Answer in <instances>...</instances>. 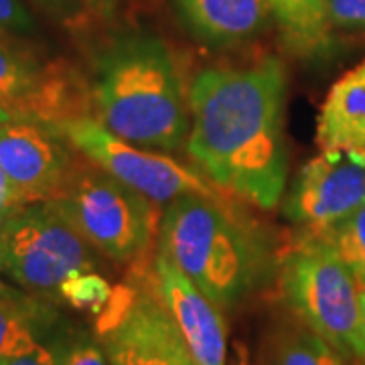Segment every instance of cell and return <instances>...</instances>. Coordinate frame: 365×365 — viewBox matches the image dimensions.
<instances>
[{"mask_svg":"<svg viewBox=\"0 0 365 365\" xmlns=\"http://www.w3.org/2000/svg\"><path fill=\"white\" fill-rule=\"evenodd\" d=\"M51 201L91 248L110 260H138L155 235V201L93 163H79L63 191Z\"/></svg>","mask_w":365,"mask_h":365,"instance_id":"6","label":"cell"},{"mask_svg":"<svg viewBox=\"0 0 365 365\" xmlns=\"http://www.w3.org/2000/svg\"><path fill=\"white\" fill-rule=\"evenodd\" d=\"M93 118L128 143L175 153L191 130L189 98L169 47L153 33H122L96 55Z\"/></svg>","mask_w":365,"mask_h":365,"instance_id":"2","label":"cell"},{"mask_svg":"<svg viewBox=\"0 0 365 365\" xmlns=\"http://www.w3.org/2000/svg\"><path fill=\"white\" fill-rule=\"evenodd\" d=\"M14 114H11L6 108H2V106H0V124H2V122H6V120H11Z\"/></svg>","mask_w":365,"mask_h":365,"instance_id":"27","label":"cell"},{"mask_svg":"<svg viewBox=\"0 0 365 365\" xmlns=\"http://www.w3.org/2000/svg\"><path fill=\"white\" fill-rule=\"evenodd\" d=\"M33 29L35 21L21 0H0V33L26 35Z\"/></svg>","mask_w":365,"mask_h":365,"instance_id":"22","label":"cell"},{"mask_svg":"<svg viewBox=\"0 0 365 365\" xmlns=\"http://www.w3.org/2000/svg\"><path fill=\"white\" fill-rule=\"evenodd\" d=\"M323 237L339 252L357 282L365 280V201L343 222L323 234Z\"/></svg>","mask_w":365,"mask_h":365,"instance_id":"18","label":"cell"},{"mask_svg":"<svg viewBox=\"0 0 365 365\" xmlns=\"http://www.w3.org/2000/svg\"><path fill=\"white\" fill-rule=\"evenodd\" d=\"M264 365H343L341 353L300 319L274 329L264 345Z\"/></svg>","mask_w":365,"mask_h":365,"instance_id":"17","label":"cell"},{"mask_svg":"<svg viewBox=\"0 0 365 365\" xmlns=\"http://www.w3.org/2000/svg\"><path fill=\"white\" fill-rule=\"evenodd\" d=\"M4 288H6V287H4V284H2V282H0V294H2V292H4Z\"/></svg>","mask_w":365,"mask_h":365,"instance_id":"30","label":"cell"},{"mask_svg":"<svg viewBox=\"0 0 365 365\" xmlns=\"http://www.w3.org/2000/svg\"><path fill=\"white\" fill-rule=\"evenodd\" d=\"M47 14L63 21L66 25H76L88 11L86 0H33Z\"/></svg>","mask_w":365,"mask_h":365,"instance_id":"23","label":"cell"},{"mask_svg":"<svg viewBox=\"0 0 365 365\" xmlns=\"http://www.w3.org/2000/svg\"><path fill=\"white\" fill-rule=\"evenodd\" d=\"M323 150L365 155V61L333 83L317 122Z\"/></svg>","mask_w":365,"mask_h":365,"instance_id":"13","label":"cell"},{"mask_svg":"<svg viewBox=\"0 0 365 365\" xmlns=\"http://www.w3.org/2000/svg\"><path fill=\"white\" fill-rule=\"evenodd\" d=\"M153 284L199 365H225L227 329L222 309L189 280V276L158 250Z\"/></svg>","mask_w":365,"mask_h":365,"instance_id":"11","label":"cell"},{"mask_svg":"<svg viewBox=\"0 0 365 365\" xmlns=\"http://www.w3.org/2000/svg\"><path fill=\"white\" fill-rule=\"evenodd\" d=\"M287 69L266 57L252 66L207 67L187 91L191 130L187 155L217 187L260 209L284 195Z\"/></svg>","mask_w":365,"mask_h":365,"instance_id":"1","label":"cell"},{"mask_svg":"<svg viewBox=\"0 0 365 365\" xmlns=\"http://www.w3.org/2000/svg\"><path fill=\"white\" fill-rule=\"evenodd\" d=\"M182 25L207 47L252 41L268 25V0H177Z\"/></svg>","mask_w":365,"mask_h":365,"instance_id":"12","label":"cell"},{"mask_svg":"<svg viewBox=\"0 0 365 365\" xmlns=\"http://www.w3.org/2000/svg\"><path fill=\"white\" fill-rule=\"evenodd\" d=\"M96 333L110 365H199L173 317L150 284L112 288Z\"/></svg>","mask_w":365,"mask_h":365,"instance_id":"7","label":"cell"},{"mask_svg":"<svg viewBox=\"0 0 365 365\" xmlns=\"http://www.w3.org/2000/svg\"><path fill=\"white\" fill-rule=\"evenodd\" d=\"M0 365H55V355L51 349H47L43 343L29 349L25 353H19L9 357L6 361H2Z\"/></svg>","mask_w":365,"mask_h":365,"instance_id":"24","label":"cell"},{"mask_svg":"<svg viewBox=\"0 0 365 365\" xmlns=\"http://www.w3.org/2000/svg\"><path fill=\"white\" fill-rule=\"evenodd\" d=\"M365 201V155L323 150L299 170L282 213L302 234L323 235Z\"/></svg>","mask_w":365,"mask_h":365,"instance_id":"10","label":"cell"},{"mask_svg":"<svg viewBox=\"0 0 365 365\" xmlns=\"http://www.w3.org/2000/svg\"><path fill=\"white\" fill-rule=\"evenodd\" d=\"M288 309L343 359L365 361V313L359 282L323 235L300 234L278 264Z\"/></svg>","mask_w":365,"mask_h":365,"instance_id":"4","label":"cell"},{"mask_svg":"<svg viewBox=\"0 0 365 365\" xmlns=\"http://www.w3.org/2000/svg\"><path fill=\"white\" fill-rule=\"evenodd\" d=\"M57 319L59 314L49 297L4 288L0 294V364L41 345L53 333Z\"/></svg>","mask_w":365,"mask_h":365,"instance_id":"14","label":"cell"},{"mask_svg":"<svg viewBox=\"0 0 365 365\" xmlns=\"http://www.w3.org/2000/svg\"><path fill=\"white\" fill-rule=\"evenodd\" d=\"M118 4H120V0H86L88 11L98 16H110L118 9Z\"/></svg>","mask_w":365,"mask_h":365,"instance_id":"26","label":"cell"},{"mask_svg":"<svg viewBox=\"0 0 365 365\" xmlns=\"http://www.w3.org/2000/svg\"><path fill=\"white\" fill-rule=\"evenodd\" d=\"M13 207V193H11V187H9V181H6L4 173L0 169V223H2L4 215H6Z\"/></svg>","mask_w":365,"mask_h":365,"instance_id":"25","label":"cell"},{"mask_svg":"<svg viewBox=\"0 0 365 365\" xmlns=\"http://www.w3.org/2000/svg\"><path fill=\"white\" fill-rule=\"evenodd\" d=\"M268 6L290 51L304 57L327 51L333 29L329 0H268Z\"/></svg>","mask_w":365,"mask_h":365,"instance_id":"15","label":"cell"},{"mask_svg":"<svg viewBox=\"0 0 365 365\" xmlns=\"http://www.w3.org/2000/svg\"><path fill=\"white\" fill-rule=\"evenodd\" d=\"M55 365H108L104 347H100L90 335H69L55 341L51 349Z\"/></svg>","mask_w":365,"mask_h":365,"instance_id":"20","label":"cell"},{"mask_svg":"<svg viewBox=\"0 0 365 365\" xmlns=\"http://www.w3.org/2000/svg\"><path fill=\"white\" fill-rule=\"evenodd\" d=\"M329 19L335 29L365 31V0H329Z\"/></svg>","mask_w":365,"mask_h":365,"instance_id":"21","label":"cell"},{"mask_svg":"<svg viewBox=\"0 0 365 365\" xmlns=\"http://www.w3.org/2000/svg\"><path fill=\"white\" fill-rule=\"evenodd\" d=\"M359 290H361V302H364V313H365V280H359Z\"/></svg>","mask_w":365,"mask_h":365,"instance_id":"28","label":"cell"},{"mask_svg":"<svg viewBox=\"0 0 365 365\" xmlns=\"http://www.w3.org/2000/svg\"><path fill=\"white\" fill-rule=\"evenodd\" d=\"M237 365H250L248 359H246V355H244V351H242V357H240V361H237Z\"/></svg>","mask_w":365,"mask_h":365,"instance_id":"29","label":"cell"},{"mask_svg":"<svg viewBox=\"0 0 365 365\" xmlns=\"http://www.w3.org/2000/svg\"><path fill=\"white\" fill-rule=\"evenodd\" d=\"M57 294L73 309L88 311L96 317L102 313V309L108 304V300L112 297V287L108 284L104 276L88 270V272L71 274L59 287Z\"/></svg>","mask_w":365,"mask_h":365,"instance_id":"19","label":"cell"},{"mask_svg":"<svg viewBox=\"0 0 365 365\" xmlns=\"http://www.w3.org/2000/svg\"><path fill=\"white\" fill-rule=\"evenodd\" d=\"M93 266L91 244L53 201L16 205L0 223V272L31 294L51 297Z\"/></svg>","mask_w":365,"mask_h":365,"instance_id":"5","label":"cell"},{"mask_svg":"<svg viewBox=\"0 0 365 365\" xmlns=\"http://www.w3.org/2000/svg\"><path fill=\"white\" fill-rule=\"evenodd\" d=\"M45 66L39 55L16 35L0 33V106L23 116L39 88Z\"/></svg>","mask_w":365,"mask_h":365,"instance_id":"16","label":"cell"},{"mask_svg":"<svg viewBox=\"0 0 365 365\" xmlns=\"http://www.w3.org/2000/svg\"><path fill=\"white\" fill-rule=\"evenodd\" d=\"M158 250L222 311H234L272 274V254L260 230L220 195L189 193L167 203Z\"/></svg>","mask_w":365,"mask_h":365,"instance_id":"3","label":"cell"},{"mask_svg":"<svg viewBox=\"0 0 365 365\" xmlns=\"http://www.w3.org/2000/svg\"><path fill=\"white\" fill-rule=\"evenodd\" d=\"M78 148L57 124L33 116H13L0 124V169L13 203L51 201L79 167Z\"/></svg>","mask_w":365,"mask_h":365,"instance_id":"9","label":"cell"},{"mask_svg":"<svg viewBox=\"0 0 365 365\" xmlns=\"http://www.w3.org/2000/svg\"><path fill=\"white\" fill-rule=\"evenodd\" d=\"M357 365H365V361H357Z\"/></svg>","mask_w":365,"mask_h":365,"instance_id":"31","label":"cell"},{"mask_svg":"<svg viewBox=\"0 0 365 365\" xmlns=\"http://www.w3.org/2000/svg\"><path fill=\"white\" fill-rule=\"evenodd\" d=\"M79 155L118 181L140 191L155 203H170L189 193L217 195L205 177L187 169L165 153L143 148L104 128L96 118H78L59 126Z\"/></svg>","mask_w":365,"mask_h":365,"instance_id":"8","label":"cell"}]
</instances>
